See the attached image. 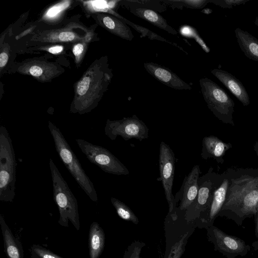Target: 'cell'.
<instances>
[{"label":"cell","instance_id":"31","mask_svg":"<svg viewBox=\"0 0 258 258\" xmlns=\"http://www.w3.org/2000/svg\"><path fill=\"white\" fill-rule=\"evenodd\" d=\"M70 1H63L57 4L50 8L46 12L45 16L47 18H52L55 17L60 12L63 11L70 5Z\"/></svg>","mask_w":258,"mask_h":258},{"label":"cell","instance_id":"3","mask_svg":"<svg viewBox=\"0 0 258 258\" xmlns=\"http://www.w3.org/2000/svg\"><path fill=\"white\" fill-rule=\"evenodd\" d=\"M48 126L56 151L62 162L90 200L97 202V194L93 182L85 173L60 129L50 121H48Z\"/></svg>","mask_w":258,"mask_h":258},{"label":"cell","instance_id":"35","mask_svg":"<svg viewBox=\"0 0 258 258\" xmlns=\"http://www.w3.org/2000/svg\"><path fill=\"white\" fill-rule=\"evenodd\" d=\"M63 48V47L62 46L57 45L50 47L48 51L51 53L56 54L61 52Z\"/></svg>","mask_w":258,"mask_h":258},{"label":"cell","instance_id":"17","mask_svg":"<svg viewBox=\"0 0 258 258\" xmlns=\"http://www.w3.org/2000/svg\"><path fill=\"white\" fill-rule=\"evenodd\" d=\"M0 225L5 251L7 257L24 258V250L21 241L13 234L2 214H0Z\"/></svg>","mask_w":258,"mask_h":258},{"label":"cell","instance_id":"37","mask_svg":"<svg viewBox=\"0 0 258 258\" xmlns=\"http://www.w3.org/2000/svg\"><path fill=\"white\" fill-rule=\"evenodd\" d=\"M252 246L255 250H258V239L252 243Z\"/></svg>","mask_w":258,"mask_h":258},{"label":"cell","instance_id":"7","mask_svg":"<svg viewBox=\"0 0 258 258\" xmlns=\"http://www.w3.org/2000/svg\"><path fill=\"white\" fill-rule=\"evenodd\" d=\"M224 174H218L210 167L208 172L200 177L197 197L185 211V217L189 219L200 218L209 209L215 191L221 184Z\"/></svg>","mask_w":258,"mask_h":258},{"label":"cell","instance_id":"39","mask_svg":"<svg viewBox=\"0 0 258 258\" xmlns=\"http://www.w3.org/2000/svg\"><path fill=\"white\" fill-rule=\"evenodd\" d=\"M254 24L256 26H257V27H258V17H257L255 19V20H254Z\"/></svg>","mask_w":258,"mask_h":258},{"label":"cell","instance_id":"8","mask_svg":"<svg viewBox=\"0 0 258 258\" xmlns=\"http://www.w3.org/2000/svg\"><path fill=\"white\" fill-rule=\"evenodd\" d=\"M75 141L87 159L105 172L117 175L129 174L126 167L106 148L82 139Z\"/></svg>","mask_w":258,"mask_h":258},{"label":"cell","instance_id":"9","mask_svg":"<svg viewBox=\"0 0 258 258\" xmlns=\"http://www.w3.org/2000/svg\"><path fill=\"white\" fill-rule=\"evenodd\" d=\"M175 157L169 145L161 142L159 147V180L162 182L169 206V214L173 221L177 219L176 203L172 194L175 169Z\"/></svg>","mask_w":258,"mask_h":258},{"label":"cell","instance_id":"25","mask_svg":"<svg viewBox=\"0 0 258 258\" xmlns=\"http://www.w3.org/2000/svg\"><path fill=\"white\" fill-rule=\"evenodd\" d=\"M116 16L117 18L122 20L126 24H128L129 25L131 26L134 29L137 31L139 33H140L141 34V36L142 37H147L151 40H157L161 41L168 42L170 44H172V42L167 41L164 38L161 37L156 33H154L152 31H151L147 28H146L140 25L134 24L133 22L130 21L129 20L125 19L124 18L121 17V16L118 14H116Z\"/></svg>","mask_w":258,"mask_h":258},{"label":"cell","instance_id":"40","mask_svg":"<svg viewBox=\"0 0 258 258\" xmlns=\"http://www.w3.org/2000/svg\"><path fill=\"white\" fill-rule=\"evenodd\" d=\"M31 258H37V257H35V256H31Z\"/></svg>","mask_w":258,"mask_h":258},{"label":"cell","instance_id":"19","mask_svg":"<svg viewBox=\"0 0 258 258\" xmlns=\"http://www.w3.org/2000/svg\"><path fill=\"white\" fill-rule=\"evenodd\" d=\"M234 32L239 46L246 57L258 61V39L239 28H236Z\"/></svg>","mask_w":258,"mask_h":258},{"label":"cell","instance_id":"16","mask_svg":"<svg viewBox=\"0 0 258 258\" xmlns=\"http://www.w3.org/2000/svg\"><path fill=\"white\" fill-rule=\"evenodd\" d=\"M232 147L230 143H225L216 136H206L203 139L201 156L205 160L212 158L218 163L222 164L224 156Z\"/></svg>","mask_w":258,"mask_h":258},{"label":"cell","instance_id":"1","mask_svg":"<svg viewBox=\"0 0 258 258\" xmlns=\"http://www.w3.org/2000/svg\"><path fill=\"white\" fill-rule=\"evenodd\" d=\"M226 199L218 216L233 220L240 226L256 215L258 203V169L229 168Z\"/></svg>","mask_w":258,"mask_h":258},{"label":"cell","instance_id":"18","mask_svg":"<svg viewBox=\"0 0 258 258\" xmlns=\"http://www.w3.org/2000/svg\"><path fill=\"white\" fill-rule=\"evenodd\" d=\"M127 8L131 13L149 22L155 26L167 31L170 34H177V31L170 26L167 23L166 20L156 11L141 8Z\"/></svg>","mask_w":258,"mask_h":258},{"label":"cell","instance_id":"38","mask_svg":"<svg viewBox=\"0 0 258 258\" xmlns=\"http://www.w3.org/2000/svg\"><path fill=\"white\" fill-rule=\"evenodd\" d=\"M253 148L257 156H258V141L255 143L253 146Z\"/></svg>","mask_w":258,"mask_h":258},{"label":"cell","instance_id":"30","mask_svg":"<svg viewBox=\"0 0 258 258\" xmlns=\"http://www.w3.org/2000/svg\"><path fill=\"white\" fill-rule=\"evenodd\" d=\"M249 1L250 0H210V3L223 9H232L236 6L244 5Z\"/></svg>","mask_w":258,"mask_h":258},{"label":"cell","instance_id":"10","mask_svg":"<svg viewBox=\"0 0 258 258\" xmlns=\"http://www.w3.org/2000/svg\"><path fill=\"white\" fill-rule=\"evenodd\" d=\"M105 135L111 140L117 136L127 141L134 139L140 141L148 138L149 128L136 115L120 120L107 119L104 128Z\"/></svg>","mask_w":258,"mask_h":258},{"label":"cell","instance_id":"32","mask_svg":"<svg viewBox=\"0 0 258 258\" xmlns=\"http://www.w3.org/2000/svg\"><path fill=\"white\" fill-rule=\"evenodd\" d=\"M57 37L61 41H71L76 39V35L73 32L66 31L60 32Z\"/></svg>","mask_w":258,"mask_h":258},{"label":"cell","instance_id":"12","mask_svg":"<svg viewBox=\"0 0 258 258\" xmlns=\"http://www.w3.org/2000/svg\"><path fill=\"white\" fill-rule=\"evenodd\" d=\"M201 170L200 166L195 165L189 173L185 177L180 190L175 198V203L180 199L179 209L186 211L195 201L199 190V180Z\"/></svg>","mask_w":258,"mask_h":258},{"label":"cell","instance_id":"4","mask_svg":"<svg viewBox=\"0 0 258 258\" xmlns=\"http://www.w3.org/2000/svg\"><path fill=\"white\" fill-rule=\"evenodd\" d=\"M49 167L52 178L53 200L59 213L58 223L62 226L68 227L70 221L79 230L80 222L77 200L51 158L49 159Z\"/></svg>","mask_w":258,"mask_h":258},{"label":"cell","instance_id":"14","mask_svg":"<svg viewBox=\"0 0 258 258\" xmlns=\"http://www.w3.org/2000/svg\"><path fill=\"white\" fill-rule=\"evenodd\" d=\"M223 181L215 191L209 209L199 218L203 227L206 229L213 225L215 220L218 217L226 199L229 180L226 171L223 172Z\"/></svg>","mask_w":258,"mask_h":258},{"label":"cell","instance_id":"11","mask_svg":"<svg viewBox=\"0 0 258 258\" xmlns=\"http://www.w3.org/2000/svg\"><path fill=\"white\" fill-rule=\"evenodd\" d=\"M206 229L208 239L213 243L214 249L227 258L245 256L250 249L243 240L225 233L214 225Z\"/></svg>","mask_w":258,"mask_h":258},{"label":"cell","instance_id":"20","mask_svg":"<svg viewBox=\"0 0 258 258\" xmlns=\"http://www.w3.org/2000/svg\"><path fill=\"white\" fill-rule=\"evenodd\" d=\"M98 16L103 26L111 33L128 41L134 38L130 27L119 18L105 14H100Z\"/></svg>","mask_w":258,"mask_h":258},{"label":"cell","instance_id":"15","mask_svg":"<svg viewBox=\"0 0 258 258\" xmlns=\"http://www.w3.org/2000/svg\"><path fill=\"white\" fill-rule=\"evenodd\" d=\"M211 73L217 78L244 106L250 104L249 95L242 83L234 76L223 70L214 69Z\"/></svg>","mask_w":258,"mask_h":258},{"label":"cell","instance_id":"29","mask_svg":"<svg viewBox=\"0 0 258 258\" xmlns=\"http://www.w3.org/2000/svg\"><path fill=\"white\" fill-rule=\"evenodd\" d=\"M188 233L182 236L181 238L172 247L168 258H181L185 245L186 239Z\"/></svg>","mask_w":258,"mask_h":258},{"label":"cell","instance_id":"33","mask_svg":"<svg viewBox=\"0 0 258 258\" xmlns=\"http://www.w3.org/2000/svg\"><path fill=\"white\" fill-rule=\"evenodd\" d=\"M85 49V45L83 43H79L75 44L73 48V52L76 57V59L80 58L83 53Z\"/></svg>","mask_w":258,"mask_h":258},{"label":"cell","instance_id":"21","mask_svg":"<svg viewBox=\"0 0 258 258\" xmlns=\"http://www.w3.org/2000/svg\"><path fill=\"white\" fill-rule=\"evenodd\" d=\"M105 234L103 229L97 222L91 223L88 238L90 258H99L103 251L105 245Z\"/></svg>","mask_w":258,"mask_h":258},{"label":"cell","instance_id":"28","mask_svg":"<svg viewBox=\"0 0 258 258\" xmlns=\"http://www.w3.org/2000/svg\"><path fill=\"white\" fill-rule=\"evenodd\" d=\"M145 243L142 241H134L125 249L123 258H140L142 248Z\"/></svg>","mask_w":258,"mask_h":258},{"label":"cell","instance_id":"34","mask_svg":"<svg viewBox=\"0 0 258 258\" xmlns=\"http://www.w3.org/2000/svg\"><path fill=\"white\" fill-rule=\"evenodd\" d=\"M9 59V56L7 52L4 51L0 54V67L2 69L7 64Z\"/></svg>","mask_w":258,"mask_h":258},{"label":"cell","instance_id":"26","mask_svg":"<svg viewBox=\"0 0 258 258\" xmlns=\"http://www.w3.org/2000/svg\"><path fill=\"white\" fill-rule=\"evenodd\" d=\"M161 2L170 5L183 6L189 8L202 9L210 3V0H166Z\"/></svg>","mask_w":258,"mask_h":258},{"label":"cell","instance_id":"24","mask_svg":"<svg viewBox=\"0 0 258 258\" xmlns=\"http://www.w3.org/2000/svg\"><path fill=\"white\" fill-rule=\"evenodd\" d=\"M122 4L125 7H135L149 9L155 11L163 12L166 10L161 1H124Z\"/></svg>","mask_w":258,"mask_h":258},{"label":"cell","instance_id":"2","mask_svg":"<svg viewBox=\"0 0 258 258\" xmlns=\"http://www.w3.org/2000/svg\"><path fill=\"white\" fill-rule=\"evenodd\" d=\"M107 57L98 60L77 83L70 112L83 114L94 109L101 99L112 78Z\"/></svg>","mask_w":258,"mask_h":258},{"label":"cell","instance_id":"5","mask_svg":"<svg viewBox=\"0 0 258 258\" xmlns=\"http://www.w3.org/2000/svg\"><path fill=\"white\" fill-rule=\"evenodd\" d=\"M17 163L12 140L6 127L0 126V201L12 202L16 196Z\"/></svg>","mask_w":258,"mask_h":258},{"label":"cell","instance_id":"6","mask_svg":"<svg viewBox=\"0 0 258 258\" xmlns=\"http://www.w3.org/2000/svg\"><path fill=\"white\" fill-rule=\"evenodd\" d=\"M204 99L208 108L224 123L235 126L233 114L235 103L225 91L206 77L200 80Z\"/></svg>","mask_w":258,"mask_h":258},{"label":"cell","instance_id":"22","mask_svg":"<svg viewBox=\"0 0 258 258\" xmlns=\"http://www.w3.org/2000/svg\"><path fill=\"white\" fill-rule=\"evenodd\" d=\"M22 70H25V73L29 74L35 77L39 78L41 80L48 79L54 74L52 66L45 62H36L29 63Z\"/></svg>","mask_w":258,"mask_h":258},{"label":"cell","instance_id":"23","mask_svg":"<svg viewBox=\"0 0 258 258\" xmlns=\"http://www.w3.org/2000/svg\"><path fill=\"white\" fill-rule=\"evenodd\" d=\"M110 201L120 218L135 224L139 223V221L136 215L124 203L113 197L111 198Z\"/></svg>","mask_w":258,"mask_h":258},{"label":"cell","instance_id":"13","mask_svg":"<svg viewBox=\"0 0 258 258\" xmlns=\"http://www.w3.org/2000/svg\"><path fill=\"white\" fill-rule=\"evenodd\" d=\"M144 67L151 75L164 85L177 90H190L191 86L169 69L154 62H145Z\"/></svg>","mask_w":258,"mask_h":258},{"label":"cell","instance_id":"27","mask_svg":"<svg viewBox=\"0 0 258 258\" xmlns=\"http://www.w3.org/2000/svg\"><path fill=\"white\" fill-rule=\"evenodd\" d=\"M31 256L37 258H63L40 245L33 244L30 248Z\"/></svg>","mask_w":258,"mask_h":258},{"label":"cell","instance_id":"36","mask_svg":"<svg viewBox=\"0 0 258 258\" xmlns=\"http://www.w3.org/2000/svg\"><path fill=\"white\" fill-rule=\"evenodd\" d=\"M255 235L256 238L258 239V203L256 206Z\"/></svg>","mask_w":258,"mask_h":258}]
</instances>
